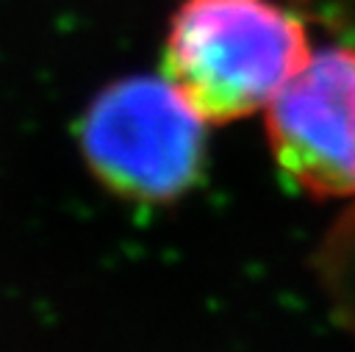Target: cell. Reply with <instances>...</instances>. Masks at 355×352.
<instances>
[{"instance_id":"obj_1","label":"cell","mask_w":355,"mask_h":352,"mask_svg":"<svg viewBox=\"0 0 355 352\" xmlns=\"http://www.w3.org/2000/svg\"><path fill=\"white\" fill-rule=\"evenodd\" d=\"M308 55L305 25L269 0H189L169 25L164 72L208 125H222L266 111Z\"/></svg>"},{"instance_id":"obj_2","label":"cell","mask_w":355,"mask_h":352,"mask_svg":"<svg viewBox=\"0 0 355 352\" xmlns=\"http://www.w3.org/2000/svg\"><path fill=\"white\" fill-rule=\"evenodd\" d=\"M205 125L166 78L136 75L92 100L80 122V150L108 191L169 202L202 175Z\"/></svg>"},{"instance_id":"obj_3","label":"cell","mask_w":355,"mask_h":352,"mask_svg":"<svg viewBox=\"0 0 355 352\" xmlns=\"http://www.w3.org/2000/svg\"><path fill=\"white\" fill-rule=\"evenodd\" d=\"M266 136L297 188L313 197L355 194V47L311 50L266 105Z\"/></svg>"}]
</instances>
